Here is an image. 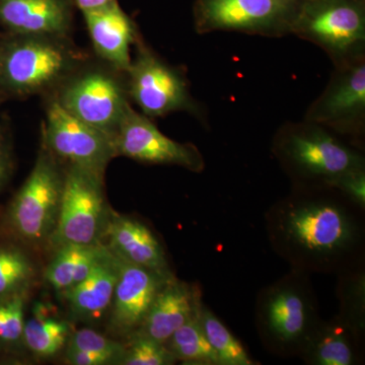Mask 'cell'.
Returning <instances> with one entry per match:
<instances>
[{
  "mask_svg": "<svg viewBox=\"0 0 365 365\" xmlns=\"http://www.w3.org/2000/svg\"><path fill=\"white\" fill-rule=\"evenodd\" d=\"M299 359L309 365H356L364 360V343L338 314L322 319Z\"/></svg>",
  "mask_w": 365,
  "mask_h": 365,
  "instance_id": "obj_19",
  "label": "cell"
},
{
  "mask_svg": "<svg viewBox=\"0 0 365 365\" xmlns=\"http://www.w3.org/2000/svg\"><path fill=\"white\" fill-rule=\"evenodd\" d=\"M302 0H197L198 32L241 31L276 35L292 32Z\"/></svg>",
  "mask_w": 365,
  "mask_h": 365,
  "instance_id": "obj_10",
  "label": "cell"
},
{
  "mask_svg": "<svg viewBox=\"0 0 365 365\" xmlns=\"http://www.w3.org/2000/svg\"><path fill=\"white\" fill-rule=\"evenodd\" d=\"M177 362L165 343L132 335L124 343V351L118 364L121 365H172Z\"/></svg>",
  "mask_w": 365,
  "mask_h": 365,
  "instance_id": "obj_27",
  "label": "cell"
},
{
  "mask_svg": "<svg viewBox=\"0 0 365 365\" xmlns=\"http://www.w3.org/2000/svg\"><path fill=\"white\" fill-rule=\"evenodd\" d=\"M201 323L209 344L217 356L220 365H255L246 348L228 330L227 326L205 304L201 307Z\"/></svg>",
  "mask_w": 365,
  "mask_h": 365,
  "instance_id": "obj_26",
  "label": "cell"
},
{
  "mask_svg": "<svg viewBox=\"0 0 365 365\" xmlns=\"http://www.w3.org/2000/svg\"><path fill=\"white\" fill-rule=\"evenodd\" d=\"M73 0H0V26L11 35L68 37Z\"/></svg>",
  "mask_w": 365,
  "mask_h": 365,
  "instance_id": "obj_16",
  "label": "cell"
},
{
  "mask_svg": "<svg viewBox=\"0 0 365 365\" xmlns=\"http://www.w3.org/2000/svg\"><path fill=\"white\" fill-rule=\"evenodd\" d=\"M66 361L71 365H108L113 364L111 359L104 355L81 351V350L66 349Z\"/></svg>",
  "mask_w": 365,
  "mask_h": 365,
  "instance_id": "obj_31",
  "label": "cell"
},
{
  "mask_svg": "<svg viewBox=\"0 0 365 365\" xmlns=\"http://www.w3.org/2000/svg\"><path fill=\"white\" fill-rule=\"evenodd\" d=\"M9 160L6 151L0 146V187L6 181L9 175Z\"/></svg>",
  "mask_w": 365,
  "mask_h": 365,
  "instance_id": "obj_33",
  "label": "cell"
},
{
  "mask_svg": "<svg viewBox=\"0 0 365 365\" xmlns=\"http://www.w3.org/2000/svg\"><path fill=\"white\" fill-rule=\"evenodd\" d=\"M122 72L109 67H86L62 83L50 97L72 116L113 138L128 109V90Z\"/></svg>",
  "mask_w": 365,
  "mask_h": 365,
  "instance_id": "obj_6",
  "label": "cell"
},
{
  "mask_svg": "<svg viewBox=\"0 0 365 365\" xmlns=\"http://www.w3.org/2000/svg\"><path fill=\"white\" fill-rule=\"evenodd\" d=\"M111 251L104 242L57 247L45 270V280L59 294L85 279Z\"/></svg>",
  "mask_w": 365,
  "mask_h": 365,
  "instance_id": "obj_21",
  "label": "cell"
},
{
  "mask_svg": "<svg viewBox=\"0 0 365 365\" xmlns=\"http://www.w3.org/2000/svg\"><path fill=\"white\" fill-rule=\"evenodd\" d=\"M321 319L311 274L290 268L257 295V334L263 347L275 356L299 357Z\"/></svg>",
  "mask_w": 365,
  "mask_h": 365,
  "instance_id": "obj_2",
  "label": "cell"
},
{
  "mask_svg": "<svg viewBox=\"0 0 365 365\" xmlns=\"http://www.w3.org/2000/svg\"><path fill=\"white\" fill-rule=\"evenodd\" d=\"M86 61L68 37L11 35L0 42V93L50 96Z\"/></svg>",
  "mask_w": 365,
  "mask_h": 365,
  "instance_id": "obj_3",
  "label": "cell"
},
{
  "mask_svg": "<svg viewBox=\"0 0 365 365\" xmlns=\"http://www.w3.org/2000/svg\"><path fill=\"white\" fill-rule=\"evenodd\" d=\"M342 66L309 110L307 121L354 134L361 129L365 111V64L359 56Z\"/></svg>",
  "mask_w": 365,
  "mask_h": 365,
  "instance_id": "obj_13",
  "label": "cell"
},
{
  "mask_svg": "<svg viewBox=\"0 0 365 365\" xmlns=\"http://www.w3.org/2000/svg\"><path fill=\"white\" fill-rule=\"evenodd\" d=\"M119 276V258L112 253L81 282L61 292L72 316L93 322L109 311Z\"/></svg>",
  "mask_w": 365,
  "mask_h": 365,
  "instance_id": "obj_20",
  "label": "cell"
},
{
  "mask_svg": "<svg viewBox=\"0 0 365 365\" xmlns=\"http://www.w3.org/2000/svg\"><path fill=\"white\" fill-rule=\"evenodd\" d=\"M202 304V292L198 284L185 282L174 276L163 283L133 335L165 343Z\"/></svg>",
  "mask_w": 365,
  "mask_h": 365,
  "instance_id": "obj_17",
  "label": "cell"
},
{
  "mask_svg": "<svg viewBox=\"0 0 365 365\" xmlns=\"http://www.w3.org/2000/svg\"><path fill=\"white\" fill-rule=\"evenodd\" d=\"M292 32L325 49L341 64L360 56L365 41L362 0H302Z\"/></svg>",
  "mask_w": 365,
  "mask_h": 365,
  "instance_id": "obj_7",
  "label": "cell"
},
{
  "mask_svg": "<svg viewBox=\"0 0 365 365\" xmlns=\"http://www.w3.org/2000/svg\"><path fill=\"white\" fill-rule=\"evenodd\" d=\"M337 297L343 321L362 343L365 340V264L338 274Z\"/></svg>",
  "mask_w": 365,
  "mask_h": 365,
  "instance_id": "obj_24",
  "label": "cell"
},
{
  "mask_svg": "<svg viewBox=\"0 0 365 365\" xmlns=\"http://www.w3.org/2000/svg\"><path fill=\"white\" fill-rule=\"evenodd\" d=\"M35 276V266L25 250L16 242H0V300L26 297Z\"/></svg>",
  "mask_w": 365,
  "mask_h": 365,
  "instance_id": "obj_22",
  "label": "cell"
},
{
  "mask_svg": "<svg viewBox=\"0 0 365 365\" xmlns=\"http://www.w3.org/2000/svg\"><path fill=\"white\" fill-rule=\"evenodd\" d=\"M170 278L119 258V276L109 309L112 332L125 340L133 335Z\"/></svg>",
  "mask_w": 365,
  "mask_h": 365,
  "instance_id": "obj_14",
  "label": "cell"
},
{
  "mask_svg": "<svg viewBox=\"0 0 365 365\" xmlns=\"http://www.w3.org/2000/svg\"><path fill=\"white\" fill-rule=\"evenodd\" d=\"M36 313L26 322L21 341L34 354L49 359L66 347L71 334V327L66 322L46 316L42 311Z\"/></svg>",
  "mask_w": 365,
  "mask_h": 365,
  "instance_id": "obj_25",
  "label": "cell"
},
{
  "mask_svg": "<svg viewBox=\"0 0 365 365\" xmlns=\"http://www.w3.org/2000/svg\"><path fill=\"white\" fill-rule=\"evenodd\" d=\"M105 239L110 251L122 260L165 277L175 276L160 240L140 220L111 210L105 230Z\"/></svg>",
  "mask_w": 365,
  "mask_h": 365,
  "instance_id": "obj_15",
  "label": "cell"
},
{
  "mask_svg": "<svg viewBox=\"0 0 365 365\" xmlns=\"http://www.w3.org/2000/svg\"><path fill=\"white\" fill-rule=\"evenodd\" d=\"M73 1L76 6L83 14L108 6L116 0H73Z\"/></svg>",
  "mask_w": 365,
  "mask_h": 365,
  "instance_id": "obj_32",
  "label": "cell"
},
{
  "mask_svg": "<svg viewBox=\"0 0 365 365\" xmlns=\"http://www.w3.org/2000/svg\"><path fill=\"white\" fill-rule=\"evenodd\" d=\"M111 209L104 193V178L74 167L64 168V185L56 228L50 244L103 242Z\"/></svg>",
  "mask_w": 365,
  "mask_h": 365,
  "instance_id": "obj_8",
  "label": "cell"
},
{
  "mask_svg": "<svg viewBox=\"0 0 365 365\" xmlns=\"http://www.w3.org/2000/svg\"><path fill=\"white\" fill-rule=\"evenodd\" d=\"M127 90L146 117H162L175 111H193L184 76L174 67L141 47L126 71Z\"/></svg>",
  "mask_w": 365,
  "mask_h": 365,
  "instance_id": "obj_11",
  "label": "cell"
},
{
  "mask_svg": "<svg viewBox=\"0 0 365 365\" xmlns=\"http://www.w3.org/2000/svg\"><path fill=\"white\" fill-rule=\"evenodd\" d=\"M63 185L64 168L42 141L32 172L7 207V232L31 246L49 242L58 220Z\"/></svg>",
  "mask_w": 365,
  "mask_h": 365,
  "instance_id": "obj_5",
  "label": "cell"
},
{
  "mask_svg": "<svg viewBox=\"0 0 365 365\" xmlns=\"http://www.w3.org/2000/svg\"><path fill=\"white\" fill-rule=\"evenodd\" d=\"M200 312L201 307L170 336L165 344L177 361L185 364L220 365L204 333Z\"/></svg>",
  "mask_w": 365,
  "mask_h": 365,
  "instance_id": "obj_23",
  "label": "cell"
},
{
  "mask_svg": "<svg viewBox=\"0 0 365 365\" xmlns=\"http://www.w3.org/2000/svg\"><path fill=\"white\" fill-rule=\"evenodd\" d=\"M272 150L294 186L299 188L332 187L345 175L365 170L359 150L312 122L281 130Z\"/></svg>",
  "mask_w": 365,
  "mask_h": 365,
  "instance_id": "obj_4",
  "label": "cell"
},
{
  "mask_svg": "<svg viewBox=\"0 0 365 365\" xmlns=\"http://www.w3.org/2000/svg\"><path fill=\"white\" fill-rule=\"evenodd\" d=\"M42 128L43 143L66 167L104 178L108 165L116 158L111 137L72 116L51 97Z\"/></svg>",
  "mask_w": 365,
  "mask_h": 365,
  "instance_id": "obj_9",
  "label": "cell"
},
{
  "mask_svg": "<svg viewBox=\"0 0 365 365\" xmlns=\"http://www.w3.org/2000/svg\"><path fill=\"white\" fill-rule=\"evenodd\" d=\"M364 215L332 187H294L264 220L271 249L290 268L337 276L365 264Z\"/></svg>",
  "mask_w": 365,
  "mask_h": 365,
  "instance_id": "obj_1",
  "label": "cell"
},
{
  "mask_svg": "<svg viewBox=\"0 0 365 365\" xmlns=\"http://www.w3.org/2000/svg\"><path fill=\"white\" fill-rule=\"evenodd\" d=\"M332 188L337 189L352 202L365 209V170L345 175L334 182Z\"/></svg>",
  "mask_w": 365,
  "mask_h": 365,
  "instance_id": "obj_30",
  "label": "cell"
},
{
  "mask_svg": "<svg viewBox=\"0 0 365 365\" xmlns=\"http://www.w3.org/2000/svg\"><path fill=\"white\" fill-rule=\"evenodd\" d=\"M116 157L151 165H175L194 173L202 172V155L192 143H180L158 130L145 115L129 106L112 138Z\"/></svg>",
  "mask_w": 365,
  "mask_h": 365,
  "instance_id": "obj_12",
  "label": "cell"
},
{
  "mask_svg": "<svg viewBox=\"0 0 365 365\" xmlns=\"http://www.w3.org/2000/svg\"><path fill=\"white\" fill-rule=\"evenodd\" d=\"M91 44L101 59L126 73L131 66V46L137 43V29L118 1L83 13Z\"/></svg>",
  "mask_w": 365,
  "mask_h": 365,
  "instance_id": "obj_18",
  "label": "cell"
},
{
  "mask_svg": "<svg viewBox=\"0 0 365 365\" xmlns=\"http://www.w3.org/2000/svg\"><path fill=\"white\" fill-rule=\"evenodd\" d=\"M26 295L0 300V345H13L23 338Z\"/></svg>",
  "mask_w": 365,
  "mask_h": 365,
  "instance_id": "obj_29",
  "label": "cell"
},
{
  "mask_svg": "<svg viewBox=\"0 0 365 365\" xmlns=\"http://www.w3.org/2000/svg\"><path fill=\"white\" fill-rule=\"evenodd\" d=\"M66 349L81 350V351L104 355L118 364L124 351V343L118 342L106 337L91 329L83 328L71 332Z\"/></svg>",
  "mask_w": 365,
  "mask_h": 365,
  "instance_id": "obj_28",
  "label": "cell"
}]
</instances>
